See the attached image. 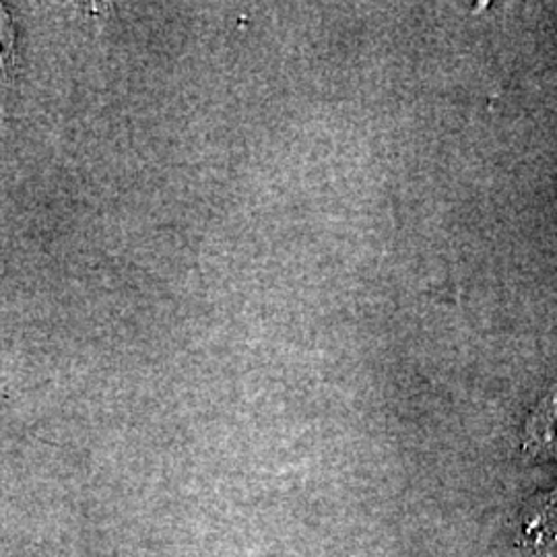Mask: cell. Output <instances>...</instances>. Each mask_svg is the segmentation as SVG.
I'll use <instances>...</instances> for the list:
<instances>
[{
	"label": "cell",
	"instance_id": "obj_1",
	"mask_svg": "<svg viewBox=\"0 0 557 557\" xmlns=\"http://www.w3.org/2000/svg\"><path fill=\"white\" fill-rule=\"evenodd\" d=\"M522 455L529 458L557 457V384L541 398L522 432Z\"/></svg>",
	"mask_w": 557,
	"mask_h": 557
},
{
	"label": "cell",
	"instance_id": "obj_2",
	"mask_svg": "<svg viewBox=\"0 0 557 557\" xmlns=\"http://www.w3.org/2000/svg\"><path fill=\"white\" fill-rule=\"evenodd\" d=\"M11 48H13V38H11V23L7 13L0 7V71L7 69V62L11 57Z\"/></svg>",
	"mask_w": 557,
	"mask_h": 557
}]
</instances>
